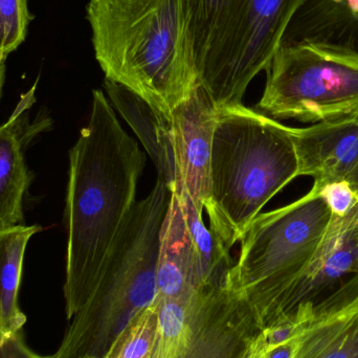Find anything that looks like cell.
I'll return each mask as SVG.
<instances>
[{
  "instance_id": "7402d4cb",
  "label": "cell",
  "mask_w": 358,
  "mask_h": 358,
  "mask_svg": "<svg viewBox=\"0 0 358 358\" xmlns=\"http://www.w3.org/2000/svg\"><path fill=\"white\" fill-rule=\"evenodd\" d=\"M321 193L336 216H344L358 201L357 194L347 181L329 183L322 187Z\"/></svg>"
},
{
  "instance_id": "d6986e66",
  "label": "cell",
  "mask_w": 358,
  "mask_h": 358,
  "mask_svg": "<svg viewBox=\"0 0 358 358\" xmlns=\"http://www.w3.org/2000/svg\"><path fill=\"white\" fill-rule=\"evenodd\" d=\"M157 298L120 334L102 358H149L159 326Z\"/></svg>"
},
{
  "instance_id": "ffe728a7",
  "label": "cell",
  "mask_w": 358,
  "mask_h": 358,
  "mask_svg": "<svg viewBox=\"0 0 358 358\" xmlns=\"http://www.w3.org/2000/svg\"><path fill=\"white\" fill-rule=\"evenodd\" d=\"M31 19L27 0H0V61L24 41Z\"/></svg>"
},
{
  "instance_id": "484cf974",
  "label": "cell",
  "mask_w": 358,
  "mask_h": 358,
  "mask_svg": "<svg viewBox=\"0 0 358 358\" xmlns=\"http://www.w3.org/2000/svg\"><path fill=\"white\" fill-rule=\"evenodd\" d=\"M351 187H352L353 191L355 192V194H357L358 197V174L357 176V178L353 179L352 182H351Z\"/></svg>"
},
{
  "instance_id": "44dd1931",
  "label": "cell",
  "mask_w": 358,
  "mask_h": 358,
  "mask_svg": "<svg viewBox=\"0 0 358 358\" xmlns=\"http://www.w3.org/2000/svg\"><path fill=\"white\" fill-rule=\"evenodd\" d=\"M294 19L305 29L338 31L346 27V0H306Z\"/></svg>"
},
{
  "instance_id": "4fadbf2b",
  "label": "cell",
  "mask_w": 358,
  "mask_h": 358,
  "mask_svg": "<svg viewBox=\"0 0 358 358\" xmlns=\"http://www.w3.org/2000/svg\"><path fill=\"white\" fill-rule=\"evenodd\" d=\"M104 88L113 108L119 111L146 149L157 167L159 178L167 183L170 192H182L171 120L115 82L105 79Z\"/></svg>"
},
{
  "instance_id": "9c48e42d",
  "label": "cell",
  "mask_w": 358,
  "mask_h": 358,
  "mask_svg": "<svg viewBox=\"0 0 358 358\" xmlns=\"http://www.w3.org/2000/svg\"><path fill=\"white\" fill-rule=\"evenodd\" d=\"M357 304L358 201L344 216L332 215L313 261L282 296L268 326L302 307L330 317Z\"/></svg>"
},
{
  "instance_id": "5bb4252c",
  "label": "cell",
  "mask_w": 358,
  "mask_h": 358,
  "mask_svg": "<svg viewBox=\"0 0 358 358\" xmlns=\"http://www.w3.org/2000/svg\"><path fill=\"white\" fill-rule=\"evenodd\" d=\"M157 296L187 300L202 289L199 266L178 194L171 192L162 227L157 269Z\"/></svg>"
},
{
  "instance_id": "5b68a950",
  "label": "cell",
  "mask_w": 358,
  "mask_h": 358,
  "mask_svg": "<svg viewBox=\"0 0 358 358\" xmlns=\"http://www.w3.org/2000/svg\"><path fill=\"white\" fill-rule=\"evenodd\" d=\"M331 218L321 189L313 185L296 201L259 214L246 229L227 286L248 302L260 330L313 261Z\"/></svg>"
},
{
  "instance_id": "cb8c5ba5",
  "label": "cell",
  "mask_w": 358,
  "mask_h": 358,
  "mask_svg": "<svg viewBox=\"0 0 358 358\" xmlns=\"http://www.w3.org/2000/svg\"><path fill=\"white\" fill-rule=\"evenodd\" d=\"M4 79H6V62L0 61V98H1L2 88H3Z\"/></svg>"
},
{
  "instance_id": "d4e9b609",
  "label": "cell",
  "mask_w": 358,
  "mask_h": 358,
  "mask_svg": "<svg viewBox=\"0 0 358 358\" xmlns=\"http://www.w3.org/2000/svg\"><path fill=\"white\" fill-rule=\"evenodd\" d=\"M240 358H259L258 355H256V353L254 352V350H252V348H250V346L248 347V349H246L245 352L242 355V357Z\"/></svg>"
},
{
  "instance_id": "277c9868",
  "label": "cell",
  "mask_w": 358,
  "mask_h": 358,
  "mask_svg": "<svg viewBox=\"0 0 358 358\" xmlns=\"http://www.w3.org/2000/svg\"><path fill=\"white\" fill-rule=\"evenodd\" d=\"M170 196L159 178L150 194L134 203L92 294L71 320L58 350L48 358H102L132 320L155 302L159 238Z\"/></svg>"
},
{
  "instance_id": "e0dca14e",
  "label": "cell",
  "mask_w": 358,
  "mask_h": 358,
  "mask_svg": "<svg viewBox=\"0 0 358 358\" xmlns=\"http://www.w3.org/2000/svg\"><path fill=\"white\" fill-rule=\"evenodd\" d=\"M176 194L191 235L202 285L223 287L227 285L229 271L235 264L229 255L231 250L213 229L206 227L202 213L198 210L189 195L185 191Z\"/></svg>"
},
{
  "instance_id": "ba28073f",
  "label": "cell",
  "mask_w": 358,
  "mask_h": 358,
  "mask_svg": "<svg viewBox=\"0 0 358 358\" xmlns=\"http://www.w3.org/2000/svg\"><path fill=\"white\" fill-rule=\"evenodd\" d=\"M157 298L159 326L149 358H240L260 332L248 302L227 284L187 300Z\"/></svg>"
},
{
  "instance_id": "52a82bcc",
  "label": "cell",
  "mask_w": 358,
  "mask_h": 358,
  "mask_svg": "<svg viewBox=\"0 0 358 358\" xmlns=\"http://www.w3.org/2000/svg\"><path fill=\"white\" fill-rule=\"evenodd\" d=\"M306 0H235L215 45L198 69L217 109L243 104L252 80L266 71Z\"/></svg>"
},
{
  "instance_id": "603a6c76",
  "label": "cell",
  "mask_w": 358,
  "mask_h": 358,
  "mask_svg": "<svg viewBox=\"0 0 358 358\" xmlns=\"http://www.w3.org/2000/svg\"><path fill=\"white\" fill-rule=\"evenodd\" d=\"M0 358H42L29 350L20 332L6 334L0 325Z\"/></svg>"
},
{
  "instance_id": "7a4b0ae2",
  "label": "cell",
  "mask_w": 358,
  "mask_h": 358,
  "mask_svg": "<svg viewBox=\"0 0 358 358\" xmlns=\"http://www.w3.org/2000/svg\"><path fill=\"white\" fill-rule=\"evenodd\" d=\"M86 10L105 79L170 119L200 83L182 0H90Z\"/></svg>"
},
{
  "instance_id": "9a60e30c",
  "label": "cell",
  "mask_w": 358,
  "mask_h": 358,
  "mask_svg": "<svg viewBox=\"0 0 358 358\" xmlns=\"http://www.w3.org/2000/svg\"><path fill=\"white\" fill-rule=\"evenodd\" d=\"M41 231L20 224L0 231V325L6 334L20 332L27 322L18 306V292L27 243Z\"/></svg>"
},
{
  "instance_id": "2e32d148",
  "label": "cell",
  "mask_w": 358,
  "mask_h": 358,
  "mask_svg": "<svg viewBox=\"0 0 358 358\" xmlns=\"http://www.w3.org/2000/svg\"><path fill=\"white\" fill-rule=\"evenodd\" d=\"M294 358H358V304L305 331Z\"/></svg>"
},
{
  "instance_id": "8992f818",
  "label": "cell",
  "mask_w": 358,
  "mask_h": 358,
  "mask_svg": "<svg viewBox=\"0 0 358 358\" xmlns=\"http://www.w3.org/2000/svg\"><path fill=\"white\" fill-rule=\"evenodd\" d=\"M258 108L271 119L317 124L358 115V50L330 42L281 44Z\"/></svg>"
},
{
  "instance_id": "7c38bea8",
  "label": "cell",
  "mask_w": 358,
  "mask_h": 358,
  "mask_svg": "<svg viewBox=\"0 0 358 358\" xmlns=\"http://www.w3.org/2000/svg\"><path fill=\"white\" fill-rule=\"evenodd\" d=\"M37 82L21 96L10 119L0 125V231L23 224V199L31 180L25 146L42 130V122L29 125L27 120Z\"/></svg>"
},
{
  "instance_id": "ac0fdd59",
  "label": "cell",
  "mask_w": 358,
  "mask_h": 358,
  "mask_svg": "<svg viewBox=\"0 0 358 358\" xmlns=\"http://www.w3.org/2000/svg\"><path fill=\"white\" fill-rule=\"evenodd\" d=\"M234 2L235 0H182L187 39L197 71L218 40Z\"/></svg>"
},
{
  "instance_id": "3957f363",
  "label": "cell",
  "mask_w": 358,
  "mask_h": 358,
  "mask_svg": "<svg viewBox=\"0 0 358 358\" xmlns=\"http://www.w3.org/2000/svg\"><path fill=\"white\" fill-rule=\"evenodd\" d=\"M296 178L289 127L243 104L217 109L204 210L210 229L229 250L267 202Z\"/></svg>"
},
{
  "instance_id": "8fae6325",
  "label": "cell",
  "mask_w": 358,
  "mask_h": 358,
  "mask_svg": "<svg viewBox=\"0 0 358 358\" xmlns=\"http://www.w3.org/2000/svg\"><path fill=\"white\" fill-rule=\"evenodd\" d=\"M298 159L299 176H311L322 189L358 174V115L320 122L307 128L289 127Z\"/></svg>"
},
{
  "instance_id": "30bf717a",
  "label": "cell",
  "mask_w": 358,
  "mask_h": 358,
  "mask_svg": "<svg viewBox=\"0 0 358 358\" xmlns=\"http://www.w3.org/2000/svg\"><path fill=\"white\" fill-rule=\"evenodd\" d=\"M217 108L201 83L172 111L174 148L183 191L203 213L210 197V155Z\"/></svg>"
},
{
  "instance_id": "6da1fadb",
  "label": "cell",
  "mask_w": 358,
  "mask_h": 358,
  "mask_svg": "<svg viewBox=\"0 0 358 358\" xmlns=\"http://www.w3.org/2000/svg\"><path fill=\"white\" fill-rule=\"evenodd\" d=\"M146 155L102 90L69 151L65 311L71 321L96 286L111 245L136 202Z\"/></svg>"
}]
</instances>
